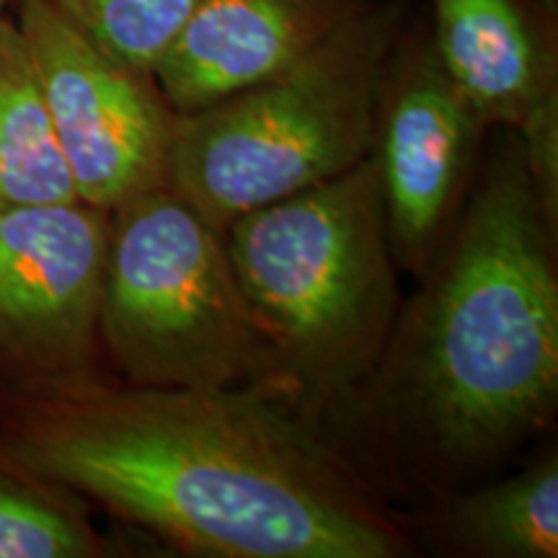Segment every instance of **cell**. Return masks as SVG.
Here are the masks:
<instances>
[{
	"mask_svg": "<svg viewBox=\"0 0 558 558\" xmlns=\"http://www.w3.org/2000/svg\"><path fill=\"white\" fill-rule=\"evenodd\" d=\"M554 246L556 226L514 140L401 305L378 367L341 409H357L437 484L478 473L546 427L558 399Z\"/></svg>",
	"mask_w": 558,
	"mask_h": 558,
	"instance_id": "obj_2",
	"label": "cell"
},
{
	"mask_svg": "<svg viewBox=\"0 0 558 558\" xmlns=\"http://www.w3.org/2000/svg\"><path fill=\"white\" fill-rule=\"evenodd\" d=\"M439 530L469 556L556 558V452L492 486L450 494L439 509Z\"/></svg>",
	"mask_w": 558,
	"mask_h": 558,
	"instance_id": "obj_12",
	"label": "cell"
},
{
	"mask_svg": "<svg viewBox=\"0 0 558 558\" xmlns=\"http://www.w3.org/2000/svg\"><path fill=\"white\" fill-rule=\"evenodd\" d=\"M81 494L24 465L0 442V558H96L111 554Z\"/></svg>",
	"mask_w": 558,
	"mask_h": 558,
	"instance_id": "obj_13",
	"label": "cell"
},
{
	"mask_svg": "<svg viewBox=\"0 0 558 558\" xmlns=\"http://www.w3.org/2000/svg\"><path fill=\"white\" fill-rule=\"evenodd\" d=\"M369 0H197L156 68L179 114L256 86L300 62Z\"/></svg>",
	"mask_w": 558,
	"mask_h": 558,
	"instance_id": "obj_10",
	"label": "cell"
},
{
	"mask_svg": "<svg viewBox=\"0 0 558 558\" xmlns=\"http://www.w3.org/2000/svg\"><path fill=\"white\" fill-rule=\"evenodd\" d=\"M407 26L369 0L308 58L179 114L169 186L226 230L251 209L354 169L373 153L380 88Z\"/></svg>",
	"mask_w": 558,
	"mask_h": 558,
	"instance_id": "obj_4",
	"label": "cell"
},
{
	"mask_svg": "<svg viewBox=\"0 0 558 558\" xmlns=\"http://www.w3.org/2000/svg\"><path fill=\"white\" fill-rule=\"evenodd\" d=\"M3 445L32 471L209 558H399V520L288 390L37 388Z\"/></svg>",
	"mask_w": 558,
	"mask_h": 558,
	"instance_id": "obj_1",
	"label": "cell"
},
{
	"mask_svg": "<svg viewBox=\"0 0 558 558\" xmlns=\"http://www.w3.org/2000/svg\"><path fill=\"white\" fill-rule=\"evenodd\" d=\"M62 19L124 65L156 75L197 0H47Z\"/></svg>",
	"mask_w": 558,
	"mask_h": 558,
	"instance_id": "obj_14",
	"label": "cell"
},
{
	"mask_svg": "<svg viewBox=\"0 0 558 558\" xmlns=\"http://www.w3.org/2000/svg\"><path fill=\"white\" fill-rule=\"evenodd\" d=\"M78 199L24 34L0 21V202Z\"/></svg>",
	"mask_w": 558,
	"mask_h": 558,
	"instance_id": "obj_11",
	"label": "cell"
},
{
	"mask_svg": "<svg viewBox=\"0 0 558 558\" xmlns=\"http://www.w3.org/2000/svg\"><path fill=\"white\" fill-rule=\"evenodd\" d=\"M99 339L132 386H277L275 349L235 277L226 230L169 184L109 213Z\"/></svg>",
	"mask_w": 558,
	"mask_h": 558,
	"instance_id": "obj_5",
	"label": "cell"
},
{
	"mask_svg": "<svg viewBox=\"0 0 558 558\" xmlns=\"http://www.w3.org/2000/svg\"><path fill=\"white\" fill-rule=\"evenodd\" d=\"M16 24L78 199L111 213L169 184L179 111L156 75L99 50L47 0H19Z\"/></svg>",
	"mask_w": 558,
	"mask_h": 558,
	"instance_id": "obj_6",
	"label": "cell"
},
{
	"mask_svg": "<svg viewBox=\"0 0 558 558\" xmlns=\"http://www.w3.org/2000/svg\"><path fill=\"white\" fill-rule=\"evenodd\" d=\"M486 128L445 70L429 29L403 26L380 88L373 158L396 262L414 275L456 226Z\"/></svg>",
	"mask_w": 558,
	"mask_h": 558,
	"instance_id": "obj_8",
	"label": "cell"
},
{
	"mask_svg": "<svg viewBox=\"0 0 558 558\" xmlns=\"http://www.w3.org/2000/svg\"><path fill=\"white\" fill-rule=\"evenodd\" d=\"M429 37L481 120L518 132L541 205L558 226L556 13L541 0H432Z\"/></svg>",
	"mask_w": 558,
	"mask_h": 558,
	"instance_id": "obj_9",
	"label": "cell"
},
{
	"mask_svg": "<svg viewBox=\"0 0 558 558\" xmlns=\"http://www.w3.org/2000/svg\"><path fill=\"white\" fill-rule=\"evenodd\" d=\"M107 246V209L0 202V362L39 388L90 380Z\"/></svg>",
	"mask_w": 558,
	"mask_h": 558,
	"instance_id": "obj_7",
	"label": "cell"
},
{
	"mask_svg": "<svg viewBox=\"0 0 558 558\" xmlns=\"http://www.w3.org/2000/svg\"><path fill=\"white\" fill-rule=\"evenodd\" d=\"M11 0H0V21H3L5 16H3V11H5V5H9Z\"/></svg>",
	"mask_w": 558,
	"mask_h": 558,
	"instance_id": "obj_15",
	"label": "cell"
},
{
	"mask_svg": "<svg viewBox=\"0 0 558 558\" xmlns=\"http://www.w3.org/2000/svg\"><path fill=\"white\" fill-rule=\"evenodd\" d=\"M228 254L277 360V386L324 416L365 386L401 313L373 153L226 228Z\"/></svg>",
	"mask_w": 558,
	"mask_h": 558,
	"instance_id": "obj_3",
	"label": "cell"
}]
</instances>
